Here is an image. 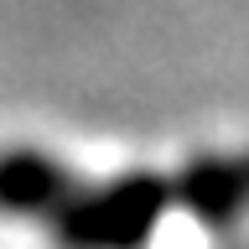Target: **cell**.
I'll return each mask as SVG.
<instances>
[{"label": "cell", "instance_id": "cell-1", "mask_svg": "<svg viewBox=\"0 0 249 249\" xmlns=\"http://www.w3.org/2000/svg\"><path fill=\"white\" fill-rule=\"evenodd\" d=\"M171 197H177V182L156 171H130L104 187H78L52 223L62 249H140Z\"/></svg>", "mask_w": 249, "mask_h": 249}, {"label": "cell", "instance_id": "cell-2", "mask_svg": "<svg viewBox=\"0 0 249 249\" xmlns=\"http://www.w3.org/2000/svg\"><path fill=\"white\" fill-rule=\"evenodd\" d=\"M78 182L62 161L42 151H5L0 156V213L11 218H57L73 202Z\"/></svg>", "mask_w": 249, "mask_h": 249}, {"label": "cell", "instance_id": "cell-3", "mask_svg": "<svg viewBox=\"0 0 249 249\" xmlns=\"http://www.w3.org/2000/svg\"><path fill=\"white\" fill-rule=\"evenodd\" d=\"M177 202L192 208L208 223H229L249 208V156H223V161H192L177 177Z\"/></svg>", "mask_w": 249, "mask_h": 249}]
</instances>
